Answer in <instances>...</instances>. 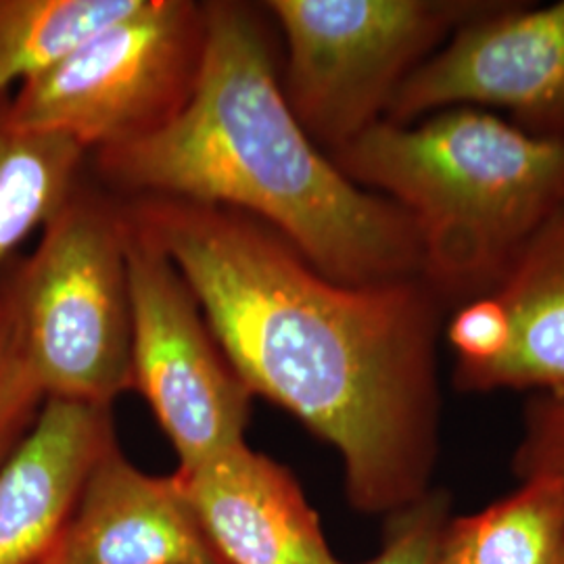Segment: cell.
Masks as SVG:
<instances>
[{
    "label": "cell",
    "instance_id": "obj_17",
    "mask_svg": "<svg viewBox=\"0 0 564 564\" xmlns=\"http://www.w3.org/2000/svg\"><path fill=\"white\" fill-rule=\"evenodd\" d=\"M449 519V496L431 489L414 505L387 517L383 547L364 564H437Z\"/></svg>",
    "mask_w": 564,
    "mask_h": 564
},
{
    "label": "cell",
    "instance_id": "obj_7",
    "mask_svg": "<svg viewBox=\"0 0 564 564\" xmlns=\"http://www.w3.org/2000/svg\"><path fill=\"white\" fill-rule=\"evenodd\" d=\"M132 391L149 402L181 470L245 442L256 398L172 260L128 220Z\"/></svg>",
    "mask_w": 564,
    "mask_h": 564
},
{
    "label": "cell",
    "instance_id": "obj_12",
    "mask_svg": "<svg viewBox=\"0 0 564 564\" xmlns=\"http://www.w3.org/2000/svg\"><path fill=\"white\" fill-rule=\"evenodd\" d=\"M502 310L506 345L481 368L454 377L460 391H564V203L485 293Z\"/></svg>",
    "mask_w": 564,
    "mask_h": 564
},
{
    "label": "cell",
    "instance_id": "obj_13",
    "mask_svg": "<svg viewBox=\"0 0 564 564\" xmlns=\"http://www.w3.org/2000/svg\"><path fill=\"white\" fill-rule=\"evenodd\" d=\"M437 564H564L561 487L547 477H527L481 512L452 517Z\"/></svg>",
    "mask_w": 564,
    "mask_h": 564
},
{
    "label": "cell",
    "instance_id": "obj_2",
    "mask_svg": "<svg viewBox=\"0 0 564 564\" xmlns=\"http://www.w3.org/2000/svg\"><path fill=\"white\" fill-rule=\"evenodd\" d=\"M205 11L207 51L193 101L162 132L90 153V176L121 199L170 197L247 214L330 281L423 276L414 220L349 181L291 113L276 28L262 2L205 0Z\"/></svg>",
    "mask_w": 564,
    "mask_h": 564
},
{
    "label": "cell",
    "instance_id": "obj_10",
    "mask_svg": "<svg viewBox=\"0 0 564 564\" xmlns=\"http://www.w3.org/2000/svg\"><path fill=\"white\" fill-rule=\"evenodd\" d=\"M174 475L224 564H343L293 473L247 442Z\"/></svg>",
    "mask_w": 564,
    "mask_h": 564
},
{
    "label": "cell",
    "instance_id": "obj_1",
    "mask_svg": "<svg viewBox=\"0 0 564 564\" xmlns=\"http://www.w3.org/2000/svg\"><path fill=\"white\" fill-rule=\"evenodd\" d=\"M121 212L181 270L251 393L337 449L349 505L389 517L433 489L449 305L423 276L330 281L279 232L218 205L130 197Z\"/></svg>",
    "mask_w": 564,
    "mask_h": 564
},
{
    "label": "cell",
    "instance_id": "obj_14",
    "mask_svg": "<svg viewBox=\"0 0 564 564\" xmlns=\"http://www.w3.org/2000/svg\"><path fill=\"white\" fill-rule=\"evenodd\" d=\"M0 99V276L88 170L90 153L59 134L23 132Z\"/></svg>",
    "mask_w": 564,
    "mask_h": 564
},
{
    "label": "cell",
    "instance_id": "obj_5",
    "mask_svg": "<svg viewBox=\"0 0 564 564\" xmlns=\"http://www.w3.org/2000/svg\"><path fill=\"white\" fill-rule=\"evenodd\" d=\"M282 41L281 88L303 132L333 158L387 118L403 82L485 0H265Z\"/></svg>",
    "mask_w": 564,
    "mask_h": 564
},
{
    "label": "cell",
    "instance_id": "obj_15",
    "mask_svg": "<svg viewBox=\"0 0 564 564\" xmlns=\"http://www.w3.org/2000/svg\"><path fill=\"white\" fill-rule=\"evenodd\" d=\"M139 0H0V99L121 20Z\"/></svg>",
    "mask_w": 564,
    "mask_h": 564
},
{
    "label": "cell",
    "instance_id": "obj_6",
    "mask_svg": "<svg viewBox=\"0 0 564 564\" xmlns=\"http://www.w3.org/2000/svg\"><path fill=\"white\" fill-rule=\"evenodd\" d=\"M207 11L197 0H139L63 59L18 86L7 116L95 153L178 120L202 80Z\"/></svg>",
    "mask_w": 564,
    "mask_h": 564
},
{
    "label": "cell",
    "instance_id": "obj_18",
    "mask_svg": "<svg viewBox=\"0 0 564 564\" xmlns=\"http://www.w3.org/2000/svg\"><path fill=\"white\" fill-rule=\"evenodd\" d=\"M519 479L547 477L561 487L564 502V391L535 393L527 403L523 442L514 454Z\"/></svg>",
    "mask_w": 564,
    "mask_h": 564
},
{
    "label": "cell",
    "instance_id": "obj_3",
    "mask_svg": "<svg viewBox=\"0 0 564 564\" xmlns=\"http://www.w3.org/2000/svg\"><path fill=\"white\" fill-rule=\"evenodd\" d=\"M330 160L414 220L423 279L449 307L489 293L564 203V141L479 107L379 121Z\"/></svg>",
    "mask_w": 564,
    "mask_h": 564
},
{
    "label": "cell",
    "instance_id": "obj_4",
    "mask_svg": "<svg viewBox=\"0 0 564 564\" xmlns=\"http://www.w3.org/2000/svg\"><path fill=\"white\" fill-rule=\"evenodd\" d=\"M4 270L28 366L46 400L113 405L132 391L128 226L86 174Z\"/></svg>",
    "mask_w": 564,
    "mask_h": 564
},
{
    "label": "cell",
    "instance_id": "obj_11",
    "mask_svg": "<svg viewBox=\"0 0 564 564\" xmlns=\"http://www.w3.org/2000/svg\"><path fill=\"white\" fill-rule=\"evenodd\" d=\"M69 564H224L178 477L139 470L116 445L84 487L65 550Z\"/></svg>",
    "mask_w": 564,
    "mask_h": 564
},
{
    "label": "cell",
    "instance_id": "obj_8",
    "mask_svg": "<svg viewBox=\"0 0 564 564\" xmlns=\"http://www.w3.org/2000/svg\"><path fill=\"white\" fill-rule=\"evenodd\" d=\"M449 107H498L517 128L564 141V0L545 7L489 2L403 82L391 123Z\"/></svg>",
    "mask_w": 564,
    "mask_h": 564
},
{
    "label": "cell",
    "instance_id": "obj_19",
    "mask_svg": "<svg viewBox=\"0 0 564 564\" xmlns=\"http://www.w3.org/2000/svg\"><path fill=\"white\" fill-rule=\"evenodd\" d=\"M61 564H69V563H65V561H63V563H61Z\"/></svg>",
    "mask_w": 564,
    "mask_h": 564
},
{
    "label": "cell",
    "instance_id": "obj_9",
    "mask_svg": "<svg viewBox=\"0 0 564 564\" xmlns=\"http://www.w3.org/2000/svg\"><path fill=\"white\" fill-rule=\"evenodd\" d=\"M118 445L109 405L46 400L0 466V564H61L84 487Z\"/></svg>",
    "mask_w": 564,
    "mask_h": 564
},
{
    "label": "cell",
    "instance_id": "obj_16",
    "mask_svg": "<svg viewBox=\"0 0 564 564\" xmlns=\"http://www.w3.org/2000/svg\"><path fill=\"white\" fill-rule=\"evenodd\" d=\"M46 402L21 345L15 305L0 276V466L34 426Z\"/></svg>",
    "mask_w": 564,
    "mask_h": 564
}]
</instances>
